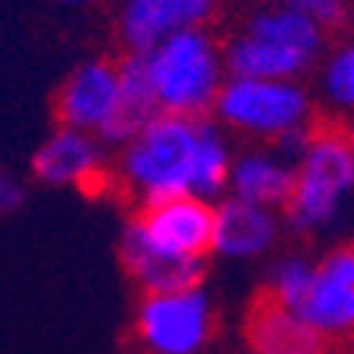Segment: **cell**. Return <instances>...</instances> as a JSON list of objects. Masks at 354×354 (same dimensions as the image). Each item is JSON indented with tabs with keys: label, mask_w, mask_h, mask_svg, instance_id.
<instances>
[{
	"label": "cell",
	"mask_w": 354,
	"mask_h": 354,
	"mask_svg": "<svg viewBox=\"0 0 354 354\" xmlns=\"http://www.w3.org/2000/svg\"><path fill=\"white\" fill-rule=\"evenodd\" d=\"M354 195V138L342 128H316L297 160L294 192L281 223L297 236L329 230Z\"/></svg>",
	"instance_id": "1"
},
{
	"label": "cell",
	"mask_w": 354,
	"mask_h": 354,
	"mask_svg": "<svg viewBox=\"0 0 354 354\" xmlns=\"http://www.w3.org/2000/svg\"><path fill=\"white\" fill-rule=\"evenodd\" d=\"M163 115L207 118L227 80L223 45L207 29H182L144 55Z\"/></svg>",
	"instance_id": "2"
},
{
	"label": "cell",
	"mask_w": 354,
	"mask_h": 354,
	"mask_svg": "<svg viewBox=\"0 0 354 354\" xmlns=\"http://www.w3.org/2000/svg\"><path fill=\"white\" fill-rule=\"evenodd\" d=\"M205 118L160 112L138 138L118 153V179L140 205H157L192 195V163Z\"/></svg>",
	"instance_id": "3"
},
{
	"label": "cell",
	"mask_w": 354,
	"mask_h": 354,
	"mask_svg": "<svg viewBox=\"0 0 354 354\" xmlns=\"http://www.w3.org/2000/svg\"><path fill=\"white\" fill-rule=\"evenodd\" d=\"M313 99L297 80H252V77H227L217 93V122L230 131L278 144L288 134L310 128Z\"/></svg>",
	"instance_id": "4"
},
{
	"label": "cell",
	"mask_w": 354,
	"mask_h": 354,
	"mask_svg": "<svg viewBox=\"0 0 354 354\" xmlns=\"http://www.w3.org/2000/svg\"><path fill=\"white\" fill-rule=\"evenodd\" d=\"M214 332V306L205 290L140 294L134 338L147 354H198Z\"/></svg>",
	"instance_id": "5"
},
{
	"label": "cell",
	"mask_w": 354,
	"mask_h": 354,
	"mask_svg": "<svg viewBox=\"0 0 354 354\" xmlns=\"http://www.w3.org/2000/svg\"><path fill=\"white\" fill-rule=\"evenodd\" d=\"M51 115L58 128L102 138L122 115L118 61L93 58L77 64L51 96Z\"/></svg>",
	"instance_id": "6"
},
{
	"label": "cell",
	"mask_w": 354,
	"mask_h": 354,
	"mask_svg": "<svg viewBox=\"0 0 354 354\" xmlns=\"http://www.w3.org/2000/svg\"><path fill=\"white\" fill-rule=\"evenodd\" d=\"M131 221L150 246L176 259H207L214 246V201L179 195L134 207Z\"/></svg>",
	"instance_id": "7"
},
{
	"label": "cell",
	"mask_w": 354,
	"mask_h": 354,
	"mask_svg": "<svg viewBox=\"0 0 354 354\" xmlns=\"http://www.w3.org/2000/svg\"><path fill=\"white\" fill-rule=\"evenodd\" d=\"M102 140L74 128H55L32 153V179L51 189L96 192L109 179V157Z\"/></svg>",
	"instance_id": "8"
},
{
	"label": "cell",
	"mask_w": 354,
	"mask_h": 354,
	"mask_svg": "<svg viewBox=\"0 0 354 354\" xmlns=\"http://www.w3.org/2000/svg\"><path fill=\"white\" fill-rule=\"evenodd\" d=\"M217 0H122L115 32L124 55H147L182 29H205Z\"/></svg>",
	"instance_id": "9"
},
{
	"label": "cell",
	"mask_w": 354,
	"mask_h": 354,
	"mask_svg": "<svg viewBox=\"0 0 354 354\" xmlns=\"http://www.w3.org/2000/svg\"><path fill=\"white\" fill-rule=\"evenodd\" d=\"M118 256L128 278L140 288V294H179L198 290L207 278V259H176L150 246L138 223L128 217L118 243Z\"/></svg>",
	"instance_id": "10"
},
{
	"label": "cell",
	"mask_w": 354,
	"mask_h": 354,
	"mask_svg": "<svg viewBox=\"0 0 354 354\" xmlns=\"http://www.w3.org/2000/svg\"><path fill=\"white\" fill-rule=\"evenodd\" d=\"M281 214L268 207L246 205L227 195L214 205V246L223 259H259L272 252L281 236Z\"/></svg>",
	"instance_id": "11"
},
{
	"label": "cell",
	"mask_w": 354,
	"mask_h": 354,
	"mask_svg": "<svg viewBox=\"0 0 354 354\" xmlns=\"http://www.w3.org/2000/svg\"><path fill=\"white\" fill-rule=\"evenodd\" d=\"M246 342L252 354H326V338L265 290L249 306Z\"/></svg>",
	"instance_id": "12"
},
{
	"label": "cell",
	"mask_w": 354,
	"mask_h": 354,
	"mask_svg": "<svg viewBox=\"0 0 354 354\" xmlns=\"http://www.w3.org/2000/svg\"><path fill=\"white\" fill-rule=\"evenodd\" d=\"M294 173L297 163L281 157L278 150H246L233 157L227 192L246 205L284 211L294 192Z\"/></svg>",
	"instance_id": "13"
},
{
	"label": "cell",
	"mask_w": 354,
	"mask_h": 354,
	"mask_svg": "<svg viewBox=\"0 0 354 354\" xmlns=\"http://www.w3.org/2000/svg\"><path fill=\"white\" fill-rule=\"evenodd\" d=\"M316 61L294 48L274 45L265 39H252L236 32L223 45V67L230 77H252V80H300L313 71Z\"/></svg>",
	"instance_id": "14"
},
{
	"label": "cell",
	"mask_w": 354,
	"mask_h": 354,
	"mask_svg": "<svg viewBox=\"0 0 354 354\" xmlns=\"http://www.w3.org/2000/svg\"><path fill=\"white\" fill-rule=\"evenodd\" d=\"M297 316L313 326L322 338L354 335V284L335 281L316 268V281L306 300L300 304Z\"/></svg>",
	"instance_id": "15"
},
{
	"label": "cell",
	"mask_w": 354,
	"mask_h": 354,
	"mask_svg": "<svg viewBox=\"0 0 354 354\" xmlns=\"http://www.w3.org/2000/svg\"><path fill=\"white\" fill-rule=\"evenodd\" d=\"M239 32L252 35V39L274 41V45H284V48H294L313 61L322 55V45H326V35H322L306 17L294 13V10L284 7V3L252 13V17L243 23Z\"/></svg>",
	"instance_id": "16"
},
{
	"label": "cell",
	"mask_w": 354,
	"mask_h": 354,
	"mask_svg": "<svg viewBox=\"0 0 354 354\" xmlns=\"http://www.w3.org/2000/svg\"><path fill=\"white\" fill-rule=\"evenodd\" d=\"M230 166H233V153L221 131V124L205 118L201 134H198L195 163H192V195L205 198V201H221L227 185H230Z\"/></svg>",
	"instance_id": "17"
},
{
	"label": "cell",
	"mask_w": 354,
	"mask_h": 354,
	"mask_svg": "<svg viewBox=\"0 0 354 354\" xmlns=\"http://www.w3.org/2000/svg\"><path fill=\"white\" fill-rule=\"evenodd\" d=\"M316 281V262H310L306 256H284L268 268V281H265V294H272L281 306L288 310H300V304L306 300L310 288Z\"/></svg>",
	"instance_id": "18"
},
{
	"label": "cell",
	"mask_w": 354,
	"mask_h": 354,
	"mask_svg": "<svg viewBox=\"0 0 354 354\" xmlns=\"http://www.w3.org/2000/svg\"><path fill=\"white\" fill-rule=\"evenodd\" d=\"M322 96L342 112H354V39L342 41L322 64Z\"/></svg>",
	"instance_id": "19"
},
{
	"label": "cell",
	"mask_w": 354,
	"mask_h": 354,
	"mask_svg": "<svg viewBox=\"0 0 354 354\" xmlns=\"http://www.w3.org/2000/svg\"><path fill=\"white\" fill-rule=\"evenodd\" d=\"M281 3L290 7L294 13H300V17H306L322 35L345 29L348 19H351V3L348 0H281Z\"/></svg>",
	"instance_id": "20"
},
{
	"label": "cell",
	"mask_w": 354,
	"mask_h": 354,
	"mask_svg": "<svg viewBox=\"0 0 354 354\" xmlns=\"http://www.w3.org/2000/svg\"><path fill=\"white\" fill-rule=\"evenodd\" d=\"M26 205V185L19 176H13L10 169H0V217L17 214Z\"/></svg>",
	"instance_id": "21"
},
{
	"label": "cell",
	"mask_w": 354,
	"mask_h": 354,
	"mask_svg": "<svg viewBox=\"0 0 354 354\" xmlns=\"http://www.w3.org/2000/svg\"><path fill=\"white\" fill-rule=\"evenodd\" d=\"M55 3H61V7H80V3H86V0H55Z\"/></svg>",
	"instance_id": "22"
},
{
	"label": "cell",
	"mask_w": 354,
	"mask_h": 354,
	"mask_svg": "<svg viewBox=\"0 0 354 354\" xmlns=\"http://www.w3.org/2000/svg\"><path fill=\"white\" fill-rule=\"evenodd\" d=\"M351 249H354V243H351Z\"/></svg>",
	"instance_id": "23"
}]
</instances>
